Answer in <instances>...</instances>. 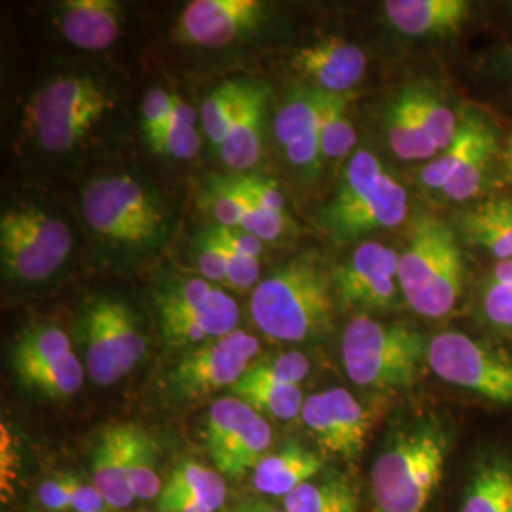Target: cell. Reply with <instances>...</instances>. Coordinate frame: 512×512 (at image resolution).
<instances>
[{"instance_id": "cell-6", "label": "cell", "mask_w": 512, "mask_h": 512, "mask_svg": "<svg viewBox=\"0 0 512 512\" xmlns=\"http://www.w3.org/2000/svg\"><path fill=\"white\" fill-rule=\"evenodd\" d=\"M429 338L404 323L355 315L342 336V361L349 380L376 391L408 389L427 365Z\"/></svg>"}, {"instance_id": "cell-51", "label": "cell", "mask_w": 512, "mask_h": 512, "mask_svg": "<svg viewBox=\"0 0 512 512\" xmlns=\"http://www.w3.org/2000/svg\"><path fill=\"white\" fill-rule=\"evenodd\" d=\"M232 512H287L285 509L281 511V509H277V507H272V505H268V503H264V501H260V499H247V501H243L241 505H238L236 509Z\"/></svg>"}, {"instance_id": "cell-34", "label": "cell", "mask_w": 512, "mask_h": 512, "mask_svg": "<svg viewBox=\"0 0 512 512\" xmlns=\"http://www.w3.org/2000/svg\"><path fill=\"white\" fill-rule=\"evenodd\" d=\"M325 92L313 88L310 92L298 93L275 116V139L283 147H291L296 141L304 139L319 129L321 107Z\"/></svg>"}, {"instance_id": "cell-36", "label": "cell", "mask_w": 512, "mask_h": 512, "mask_svg": "<svg viewBox=\"0 0 512 512\" xmlns=\"http://www.w3.org/2000/svg\"><path fill=\"white\" fill-rule=\"evenodd\" d=\"M249 80H226L203 101L202 126L209 141L219 148L243 103Z\"/></svg>"}, {"instance_id": "cell-5", "label": "cell", "mask_w": 512, "mask_h": 512, "mask_svg": "<svg viewBox=\"0 0 512 512\" xmlns=\"http://www.w3.org/2000/svg\"><path fill=\"white\" fill-rule=\"evenodd\" d=\"M503 137L492 112L463 105L452 145L420 169V184L439 202L467 207L495 184Z\"/></svg>"}, {"instance_id": "cell-24", "label": "cell", "mask_w": 512, "mask_h": 512, "mask_svg": "<svg viewBox=\"0 0 512 512\" xmlns=\"http://www.w3.org/2000/svg\"><path fill=\"white\" fill-rule=\"evenodd\" d=\"M131 427L133 423L105 427L93 448L92 484L103 494L109 509H126L135 501L128 473Z\"/></svg>"}, {"instance_id": "cell-50", "label": "cell", "mask_w": 512, "mask_h": 512, "mask_svg": "<svg viewBox=\"0 0 512 512\" xmlns=\"http://www.w3.org/2000/svg\"><path fill=\"white\" fill-rule=\"evenodd\" d=\"M158 511L160 512H213L207 507L186 499H173V497H158Z\"/></svg>"}, {"instance_id": "cell-26", "label": "cell", "mask_w": 512, "mask_h": 512, "mask_svg": "<svg viewBox=\"0 0 512 512\" xmlns=\"http://www.w3.org/2000/svg\"><path fill=\"white\" fill-rule=\"evenodd\" d=\"M323 471V458L300 442H289L268 454L253 471L256 492L287 497L298 486L310 482Z\"/></svg>"}, {"instance_id": "cell-23", "label": "cell", "mask_w": 512, "mask_h": 512, "mask_svg": "<svg viewBox=\"0 0 512 512\" xmlns=\"http://www.w3.org/2000/svg\"><path fill=\"white\" fill-rule=\"evenodd\" d=\"M456 230L463 241L497 262L512 260V198L492 196L463 207L456 217Z\"/></svg>"}, {"instance_id": "cell-14", "label": "cell", "mask_w": 512, "mask_h": 512, "mask_svg": "<svg viewBox=\"0 0 512 512\" xmlns=\"http://www.w3.org/2000/svg\"><path fill=\"white\" fill-rule=\"evenodd\" d=\"M274 431L268 420L238 397H224L209 408L205 442L220 475L243 478L268 456Z\"/></svg>"}, {"instance_id": "cell-30", "label": "cell", "mask_w": 512, "mask_h": 512, "mask_svg": "<svg viewBox=\"0 0 512 512\" xmlns=\"http://www.w3.org/2000/svg\"><path fill=\"white\" fill-rule=\"evenodd\" d=\"M226 482L219 471L209 469L198 461H183L164 484L160 497L186 499L200 503L213 512L219 511L226 501Z\"/></svg>"}, {"instance_id": "cell-13", "label": "cell", "mask_w": 512, "mask_h": 512, "mask_svg": "<svg viewBox=\"0 0 512 512\" xmlns=\"http://www.w3.org/2000/svg\"><path fill=\"white\" fill-rule=\"evenodd\" d=\"M12 370L19 384L38 395L63 401L84 385V366L65 330L37 323L19 332L12 348Z\"/></svg>"}, {"instance_id": "cell-8", "label": "cell", "mask_w": 512, "mask_h": 512, "mask_svg": "<svg viewBox=\"0 0 512 512\" xmlns=\"http://www.w3.org/2000/svg\"><path fill=\"white\" fill-rule=\"evenodd\" d=\"M76 338L88 376L103 387L120 382L147 355L148 340L139 317L114 296H93L82 306Z\"/></svg>"}, {"instance_id": "cell-37", "label": "cell", "mask_w": 512, "mask_h": 512, "mask_svg": "<svg viewBox=\"0 0 512 512\" xmlns=\"http://www.w3.org/2000/svg\"><path fill=\"white\" fill-rule=\"evenodd\" d=\"M310 374V361L300 351H281L258 359L241 380L268 384L300 385Z\"/></svg>"}, {"instance_id": "cell-9", "label": "cell", "mask_w": 512, "mask_h": 512, "mask_svg": "<svg viewBox=\"0 0 512 512\" xmlns=\"http://www.w3.org/2000/svg\"><path fill=\"white\" fill-rule=\"evenodd\" d=\"M82 213L101 238L128 247L160 243L167 230L164 207L129 175L95 179L82 192Z\"/></svg>"}, {"instance_id": "cell-38", "label": "cell", "mask_w": 512, "mask_h": 512, "mask_svg": "<svg viewBox=\"0 0 512 512\" xmlns=\"http://www.w3.org/2000/svg\"><path fill=\"white\" fill-rule=\"evenodd\" d=\"M205 207L222 228H241L245 215L243 194L232 177L215 179L205 188Z\"/></svg>"}, {"instance_id": "cell-33", "label": "cell", "mask_w": 512, "mask_h": 512, "mask_svg": "<svg viewBox=\"0 0 512 512\" xmlns=\"http://www.w3.org/2000/svg\"><path fill=\"white\" fill-rule=\"evenodd\" d=\"M480 319L501 334L512 332V260L497 262L478 296Z\"/></svg>"}, {"instance_id": "cell-29", "label": "cell", "mask_w": 512, "mask_h": 512, "mask_svg": "<svg viewBox=\"0 0 512 512\" xmlns=\"http://www.w3.org/2000/svg\"><path fill=\"white\" fill-rule=\"evenodd\" d=\"M471 76L494 103L512 112V29L473 57Z\"/></svg>"}, {"instance_id": "cell-10", "label": "cell", "mask_w": 512, "mask_h": 512, "mask_svg": "<svg viewBox=\"0 0 512 512\" xmlns=\"http://www.w3.org/2000/svg\"><path fill=\"white\" fill-rule=\"evenodd\" d=\"M427 366L444 384L486 403L512 406V353L467 332L444 330L429 338Z\"/></svg>"}, {"instance_id": "cell-22", "label": "cell", "mask_w": 512, "mask_h": 512, "mask_svg": "<svg viewBox=\"0 0 512 512\" xmlns=\"http://www.w3.org/2000/svg\"><path fill=\"white\" fill-rule=\"evenodd\" d=\"M57 23L73 46L99 52L120 38L124 12L114 0H69L61 6Z\"/></svg>"}, {"instance_id": "cell-20", "label": "cell", "mask_w": 512, "mask_h": 512, "mask_svg": "<svg viewBox=\"0 0 512 512\" xmlns=\"http://www.w3.org/2000/svg\"><path fill=\"white\" fill-rule=\"evenodd\" d=\"M114 107L107 88L92 76H59L40 88L27 105L31 128H46Z\"/></svg>"}, {"instance_id": "cell-31", "label": "cell", "mask_w": 512, "mask_h": 512, "mask_svg": "<svg viewBox=\"0 0 512 512\" xmlns=\"http://www.w3.org/2000/svg\"><path fill=\"white\" fill-rule=\"evenodd\" d=\"M353 93L334 95L325 92L321 107V158L330 162L349 160L357 147V131L349 120Z\"/></svg>"}, {"instance_id": "cell-27", "label": "cell", "mask_w": 512, "mask_h": 512, "mask_svg": "<svg viewBox=\"0 0 512 512\" xmlns=\"http://www.w3.org/2000/svg\"><path fill=\"white\" fill-rule=\"evenodd\" d=\"M459 512H512V459L490 452L476 461Z\"/></svg>"}, {"instance_id": "cell-46", "label": "cell", "mask_w": 512, "mask_h": 512, "mask_svg": "<svg viewBox=\"0 0 512 512\" xmlns=\"http://www.w3.org/2000/svg\"><path fill=\"white\" fill-rule=\"evenodd\" d=\"M215 232V228H213ZM217 234V232H215ZM219 238V236H217ZM220 239V238H219ZM222 243V239H220ZM224 253H226V264H228V285L238 289V291H249L256 287L260 281V262L258 258H249V256L238 255L234 253L228 245H224Z\"/></svg>"}, {"instance_id": "cell-21", "label": "cell", "mask_w": 512, "mask_h": 512, "mask_svg": "<svg viewBox=\"0 0 512 512\" xmlns=\"http://www.w3.org/2000/svg\"><path fill=\"white\" fill-rule=\"evenodd\" d=\"M294 69L310 76L317 90L349 95L365 78L366 54L346 38L327 37L298 50L293 57Z\"/></svg>"}, {"instance_id": "cell-39", "label": "cell", "mask_w": 512, "mask_h": 512, "mask_svg": "<svg viewBox=\"0 0 512 512\" xmlns=\"http://www.w3.org/2000/svg\"><path fill=\"white\" fill-rule=\"evenodd\" d=\"M105 114L93 112V114H84L80 118H73L61 124H54V126H46L35 131L37 141L40 147L48 152H67L71 148L76 147L90 131H92L99 120Z\"/></svg>"}, {"instance_id": "cell-47", "label": "cell", "mask_w": 512, "mask_h": 512, "mask_svg": "<svg viewBox=\"0 0 512 512\" xmlns=\"http://www.w3.org/2000/svg\"><path fill=\"white\" fill-rule=\"evenodd\" d=\"M217 236L222 239L224 245H228L234 253L238 255L249 256V258H258L262 249H264V241L256 238L253 234L241 230V228H222L215 226Z\"/></svg>"}, {"instance_id": "cell-2", "label": "cell", "mask_w": 512, "mask_h": 512, "mask_svg": "<svg viewBox=\"0 0 512 512\" xmlns=\"http://www.w3.org/2000/svg\"><path fill=\"white\" fill-rule=\"evenodd\" d=\"M332 272L313 253L298 256L260 281L251 296L256 327L279 342H304L327 332L334 311Z\"/></svg>"}, {"instance_id": "cell-4", "label": "cell", "mask_w": 512, "mask_h": 512, "mask_svg": "<svg viewBox=\"0 0 512 512\" xmlns=\"http://www.w3.org/2000/svg\"><path fill=\"white\" fill-rule=\"evenodd\" d=\"M410 215V198L370 150H355L342 171L340 183L323 211L319 224L338 243H351L363 236L393 230Z\"/></svg>"}, {"instance_id": "cell-41", "label": "cell", "mask_w": 512, "mask_h": 512, "mask_svg": "<svg viewBox=\"0 0 512 512\" xmlns=\"http://www.w3.org/2000/svg\"><path fill=\"white\" fill-rule=\"evenodd\" d=\"M202 147V139L196 128H173L164 131L158 139L150 143L154 152L177 160H192Z\"/></svg>"}, {"instance_id": "cell-11", "label": "cell", "mask_w": 512, "mask_h": 512, "mask_svg": "<svg viewBox=\"0 0 512 512\" xmlns=\"http://www.w3.org/2000/svg\"><path fill=\"white\" fill-rule=\"evenodd\" d=\"M73 253V232L33 205L8 209L0 219V258L4 275L21 283H42L61 270Z\"/></svg>"}, {"instance_id": "cell-28", "label": "cell", "mask_w": 512, "mask_h": 512, "mask_svg": "<svg viewBox=\"0 0 512 512\" xmlns=\"http://www.w3.org/2000/svg\"><path fill=\"white\" fill-rule=\"evenodd\" d=\"M287 512H357L359 499L346 476L330 473L298 486L285 497Z\"/></svg>"}, {"instance_id": "cell-12", "label": "cell", "mask_w": 512, "mask_h": 512, "mask_svg": "<svg viewBox=\"0 0 512 512\" xmlns=\"http://www.w3.org/2000/svg\"><path fill=\"white\" fill-rule=\"evenodd\" d=\"M154 306L167 344H207L238 330V302L203 277H184L154 294Z\"/></svg>"}, {"instance_id": "cell-45", "label": "cell", "mask_w": 512, "mask_h": 512, "mask_svg": "<svg viewBox=\"0 0 512 512\" xmlns=\"http://www.w3.org/2000/svg\"><path fill=\"white\" fill-rule=\"evenodd\" d=\"M234 179L264 209L285 215V198L281 188L274 181L258 175H234Z\"/></svg>"}, {"instance_id": "cell-40", "label": "cell", "mask_w": 512, "mask_h": 512, "mask_svg": "<svg viewBox=\"0 0 512 512\" xmlns=\"http://www.w3.org/2000/svg\"><path fill=\"white\" fill-rule=\"evenodd\" d=\"M234 183H236V179H234ZM236 186H238L239 192L243 194V202H245V215H243L241 230L253 234L262 241H275V239L281 238L283 232H285V215H279V213L264 209L238 183H236Z\"/></svg>"}, {"instance_id": "cell-19", "label": "cell", "mask_w": 512, "mask_h": 512, "mask_svg": "<svg viewBox=\"0 0 512 512\" xmlns=\"http://www.w3.org/2000/svg\"><path fill=\"white\" fill-rule=\"evenodd\" d=\"M475 4L467 0H387L384 14L401 37L448 42L473 21Z\"/></svg>"}, {"instance_id": "cell-16", "label": "cell", "mask_w": 512, "mask_h": 512, "mask_svg": "<svg viewBox=\"0 0 512 512\" xmlns=\"http://www.w3.org/2000/svg\"><path fill=\"white\" fill-rule=\"evenodd\" d=\"M332 285L346 308L391 310L403 296L399 283V253L384 243L363 241L346 262L332 268Z\"/></svg>"}, {"instance_id": "cell-35", "label": "cell", "mask_w": 512, "mask_h": 512, "mask_svg": "<svg viewBox=\"0 0 512 512\" xmlns=\"http://www.w3.org/2000/svg\"><path fill=\"white\" fill-rule=\"evenodd\" d=\"M156 452V440L143 427L133 423L129 440L128 473L135 499L150 501L160 497L164 490L160 475L156 473Z\"/></svg>"}, {"instance_id": "cell-42", "label": "cell", "mask_w": 512, "mask_h": 512, "mask_svg": "<svg viewBox=\"0 0 512 512\" xmlns=\"http://www.w3.org/2000/svg\"><path fill=\"white\" fill-rule=\"evenodd\" d=\"M173 109V93L164 92L160 88L148 90L141 103V131L150 143L160 129L164 128L169 114Z\"/></svg>"}, {"instance_id": "cell-49", "label": "cell", "mask_w": 512, "mask_h": 512, "mask_svg": "<svg viewBox=\"0 0 512 512\" xmlns=\"http://www.w3.org/2000/svg\"><path fill=\"white\" fill-rule=\"evenodd\" d=\"M495 179L501 186L512 188V133L503 137V147H501V154H499Z\"/></svg>"}, {"instance_id": "cell-25", "label": "cell", "mask_w": 512, "mask_h": 512, "mask_svg": "<svg viewBox=\"0 0 512 512\" xmlns=\"http://www.w3.org/2000/svg\"><path fill=\"white\" fill-rule=\"evenodd\" d=\"M268 97L270 86L266 82H247L243 103L219 150L224 164L234 171H249L260 160L262 126Z\"/></svg>"}, {"instance_id": "cell-18", "label": "cell", "mask_w": 512, "mask_h": 512, "mask_svg": "<svg viewBox=\"0 0 512 512\" xmlns=\"http://www.w3.org/2000/svg\"><path fill=\"white\" fill-rule=\"evenodd\" d=\"M264 14L260 0H194L186 4L175 37L192 46L224 48L253 33Z\"/></svg>"}, {"instance_id": "cell-7", "label": "cell", "mask_w": 512, "mask_h": 512, "mask_svg": "<svg viewBox=\"0 0 512 512\" xmlns=\"http://www.w3.org/2000/svg\"><path fill=\"white\" fill-rule=\"evenodd\" d=\"M461 109L463 105L440 82H410L385 107V143L404 164H429L452 145Z\"/></svg>"}, {"instance_id": "cell-17", "label": "cell", "mask_w": 512, "mask_h": 512, "mask_svg": "<svg viewBox=\"0 0 512 512\" xmlns=\"http://www.w3.org/2000/svg\"><path fill=\"white\" fill-rule=\"evenodd\" d=\"M300 420L325 454L344 459L361 456L374 421L365 404L342 387L310 395Z\"/></svg>"}, {"instance_id": "cell-3", "label": "cell", "mask_w": 512, "mask_h": 512, "mask_svg": "<svg viewBox=\"0 0 512 512\" xmlns=\"http://www.w3.org/2000/svg\"><path fill=\"white\" fill-rule=\"evenodd\" d=\"M465 279L467 262L458 230L429 213L414 217L399 255L404 302L420 317L444 319L458 308Z\"/></svg>"}, {"instance_id": "cell-15", "label": "cell", "mask_w": 512, "mask_h": 512, "mask_svg": "<svg viewBox=\"0 0 512 512\" xmlns=\"http://www.w3.org/2000/svg\"><path fill=\"white\" fill-rule=\"evenodd\" d=\"M255 336L236 330L190 349L169 374L171 389L183 399H198L222 387H234L256 361Z\"/></svg>"}, {"instance_id": "cell-32", "label": "cell", "mask_w": 512, "mask_h": 512, "mask_svg": "<svg viewBox=\"0 0 512 512\" xmlns=\"http://www.w3.org/2000/svg\"><path fill=\"white\" fill-rule=\"evenodd\" d=\"M234 397L253 406L262 416L268 414L275 420L293 421L300 418L304 408V395L300 385L268 384L239 380L232 387Z\"/></svg>"}, {"instance_id": "cell-43", "label": "cell", "mask_w": 512, "mask_h": 512, "mask_svg": "<svg viewBox=\"0 0 512 512\" xmlns=\"http://www.w3.org/2000/svg\"><path fill=\"white\" fill-rule=\"evenodd\" d=\"M198 268L202 272L203 279L209 283H226L228 281V264H226V253L224 247L217 238V234L207 230L200 241L198 249Z\"/></svg>"}, {"instance_id": "cell-48", "label": "cell", "mask_w": 512, "mask_h": 512, "mask_svg": "<svg viewBox=\"0 0 512 512\" xmlns=\"http://www.w3.org/2000/svg\"><path fill=\"white\" fill-rule=\"evenodd\" d=\"M196 122H198V112H196V109L190 107L188 103H184V99H181L179 95L173 93V109H171V114H169L164 128L160 129V133H158L154 139H158L167 129L196 128ZM154 139H152V141H154ZM152 141H150V143H152ZM150 143H148V145H150Z\"/></svg>"}, {"instance_id": "cell-1", "label": "cell", "mask_w": 512, "mask_h": 512, "mask_svg": "<svg viewBox=\"0 0 512 512\" xmlns=\"http://www.w3.org/2000/svg\"><path fill=\"white\" fill-rule=\"evenodd\" d=\"M452 437L439 416L404 423L370 471L372 512H425L439 488Z\"/></svg>"}, {"instance_id": "cell-44", "label": "cell", "mask_w": 512, "mask_h": 512, "mask_svg": "<svg viewBox=\"0 0 512 512\" xmlns=\"http://www.w3.org/2000/svg\"><path fill=\"white\" fill-rule=\"evenodd\" d=\"M55 478L74 512H105L109 509L105 497L93 484H84L74 475H57Z\"/></svg>"}]
</instances>
